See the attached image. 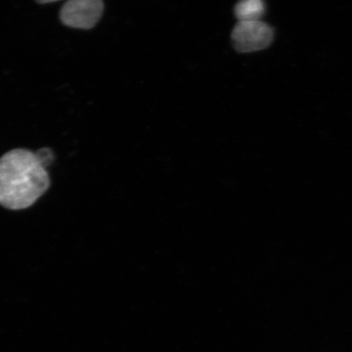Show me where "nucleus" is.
<instances>
[{"mask_svg": "<svg viewBox=\"0 0 352 352\" xmlns=\"http://www.w3.org/2000/svg\"><path fill=\"white\" fill-rule=\"evenodd\" d=\"M274 36V30L261 21H239L231 34L233 47L243 54L265 50Z\"/></svg>", "mask_w": 352, "mask_h": 352, "instance_id": "nucleus-2", "label": "nucleus"}, {"mask_svg": "<svg viewBox=\"0 0 352 352\" xmlns=\"http://www.w3.org/2000/svg\"><path fill=\"white\" fill-rule=\"evenodd\" d=\"M104 8L100 0H70L61 7L60 19L68 28L90 30L98 23Z\"/></svg>", "mask_w": 352, "mask_h": 352, "instance_id": "nucleus-3", "label": "nucleus"}, {"mask_svg": "<svg viewBox=\"0 0 352 352\" xmlns=\"http://www.w3.org/2000/svg\"><path fill=\"white\" fill-rule=\"evenodd\" d=\"M234 12L239 21H261L265 6L261 0H245L236 4Z\"/></svg>", "mask_w": 352, "mask_h": 352, "instance_id": "nucleus-4", "label": "nucleus"}, {"mask_svg": "<svg viewBox=\"0 0 352 352\" xmlns=\"http://www.w3.org/2000/svg\"><path fill=\"white\" fill-rule=\"evenodd\" d=\"M37 153L15 148L0 157V205L19 210L30 208L51 186L50 175Z\"/></svg>", "mask_w": 352, "mask_h": 352, "instance_id": "nucleus-1", "label": "nucleus"}]
</instances>
